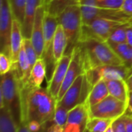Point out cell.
Segmentation results:
<instances>
[{"label":"cell","mask_w":132,"mask_h":132,"mask_svg":"<svg viewBox=\"0 0 132 132\" xmlns=\"http://www.w3.org/2000/svg\"><path fill=\"white\" fill-rule=\"evenodd\" d=\"M77 46L82 54L85 71L106 65H124L107 41L86 40L80 41Z\"/></svg>","instance_id":"2"},{"label":"cell","mask_w":132,"mask_h":132,"mask_svg":"<svg viewBox=\"0 0 132 132\" xmlns=\"http://www.w3.org/2000/svg\"><path fill=\"white\" fill-rule=\"evenodd\" d=\"M126 113L132 115V92L129 91V97H128V108Z\"/></svg>","instance_id":"39"},{"label":"cell","mask_w":132,"mask_h":132,"mask_svg":"<svg viewBox=\"0 0 132 132\" xmlns=\"http://www.w3.org/2000/svg\"><path fill=\"white\" fill-rule=\"evenodd\" d=\"M111 126L114 132H127L124 115L114 120Z\"/></svg>","instance_id":"32"},{"label":"cell","mask_w":132,"mask_h":132,"mask_svg":"<svg viewBox=\"0 0 132 132\" xmlns=\"http://www.w3.org/2000/svg\"><path fill=\"white\" fill-rule=\"evenodd\" d=\"M13 14L9 0H0V47L1 52L10 57V37Z\"/></svg>","instance_id":"10"},{"label":"cell","mask_w":132,"mask_h":132,"mask_svg":"<svg viewBox=\"0 0 132 132\" xmlns=\"http://www.w3.org/2000/svg\"><path fill=\"white\" fill-rule=\"evenodd\" d=\"M131 23L132 21L124 23L115 27L111 33L107 42L110 44L127 43V30Z\"/></svg>","instance_id":"25"},{"label":"cell","mask_w":132,"mask_h":132,"mask_svg":"<svg viewBox=\"0 0 132 132\" xmlns=\"http://www.w3.org/2000/svg\"><path fill=\"white\" fill-rule=\"evenodd\" d=\"M128 108V103L109 95L100 103L89 107L90 118L116 120L123 116Z\"/></svg>","instance_id":"8"},{"label":"cell","mask_w":132,"mask_h":132,"mask_svg":"<svg viewBox=\"0 0 132 132\" xmlns=\"http://www.w3.org/2000/svg\"><path fill=\"white\" fill-rule=\"evenodd\" d=\"M86 132H90V131H87H87H86Z\"/></svg>","instance_id":"43"},{"label":"cell","mask_w":132,"mask_h":132,"mask_svg":"<svg viewBox=\"0 0 132 132\" xmlns=\"http://www.w3.org/2000/svg\"><path fill=\"white\" fill-rule=\"evenodd\" d=\"M12 70L15 74V76L19 81L20 86H24L28 82L32 67L23 46L22 47L17 61L14 65H12Z\"/></svg>","instance_id":"16"},{"label":"cell","mask_w":132,"mask_h":132,"mask_svg":"<svg viewBox=\"0 0 132 132\" xmlns=\"http://www.w3.org/2000/svg\"><path fill=\"white\" fill-rule=\"evenodd\" d=\"M46 75H47V71H46V65L45 61L42 58H40L36 61L33 67L32 68L28 82L24 86H29L30 88L40 87Z\"/></svg>","instance_id":"18"},{"label":"cell","mask_w":132,"mask_h":132,"mask_svg":"<svg viewBox=\"0 0 132 132\" xmlns=\"http://www.w3.org/2000/svg\"><path fill=\"white\" fill-rule=\"evenodd\" d=\"M89 119V107L86 103L75 107L69 111L63 132H86Z\"/></svg>","instance_id":"12"},{"label":"cell","mask_w":132,"mask_h":132,"mask_svg":"<svg viewBox=\"0 0 132 132\" xmlns=\"http://www.w3.org/2000/svg\"><path fill=\"white\" fill-rule=\"evenodd\" d=\"M127 43L132 47V23L127 30Z\"/></svg>","instance_id":"37"},{"label":"cell","mask_w":132,"mask_h":132,"mask_svg":"<svg viewBox=\"0 0 132 132\" xmlns=\"http://www.w3.org/2000/svg\"><path fill=\"white\" fill-rule=\"evenodd\" d=\"M22 41L23 36L22 32V24L17 19H14L10 37V58L12 65H14L18 60L19 54L22 47Z\"/></svg>","instance_id":"17"},{"label":"cell","mask_w":132,"mask_h":132,"mask_svg":"<svg viewBox=\"0 0 132 132\" xmlns=\"http://www.w3.org/2000/svg\"><path fill=\"white\" fill-rule=\"evenodd\" d=\"M105 81V80H104ZM108 86L109 94L116 99L128 103L129 89L125 80L111 79L105 81Z\"/></svg>","instance_id":"19"},{"label":"cell","mask_w":132,"mask_h":132,"mask_svg":"<svg viewBox=\"0 0 132 132\" xmlns=\"http://www.w3.org/2000/svg\"><path fill=\"white\" fill-rule=\"evenodd\" d=\"M93 86L88 81L86 74L80 75L64 93L57 105H61L69 111L75 107L86 103Z\"/></svg>","instance_id":"6"},{"label":"cell","mask_w":132,"mask_h":132,"mask_svg":"<svg viewBox=\"0 0 132 132\" xmlns=\"http://www.w3.org/2000/svg\"><path fill=\"white\" fill-rule=\"evenodd\" d=\"M72 56L73 54H65L63 56V58L56 64L53 75L48 82L47 89L56 100H57L61 86L66 77L67 72L72 59Z\"/></svg>","instance_id":"14"},{"label":"cell","mask_w":132,"mask_h":132,"mask_svg":"<svg viewBox=\"0 0 132 132\" xmlns=\"http://www.w3.org/2000/svg\"><path fill=\"white\" fill-rule=\"evenodd\" d=\"M51 1H52V0H44V3H45L46 5H47V4H49Z\"/></svg>","instance_id":"42"},{"label":"cell","mask_w":132,"mask_h":132,"mask_svg":"<svg viewBox=\"0 0 132 132\" xmlns=\"http://www.w3.org/2000/svg\"><path fill=\"white\" fill-rule=\"evenodd\" d=\"M67 47V39L63 27L59 24L53 38V55L56 65L65 54Z\"/></svg>","instance_id":"20"},{"label":"cell","mask_w":132,"mask_h":132,"mask_svg":"<svg viewBox=\"0 0 132 132\" xmlns=\"http://www.w3.org/2000/svg\"><path fill=\"white\" fill-rule=\"evenodd\" d=\"M44 48L42 58L46 65L47 75H50L48 81L51 79L56 68V63L53 55V43L56 30L59 26L58 16L49 13L46 10L44 17Z\"/></svg>","instance_id":"7"},{"label":"cell","mask_w":132,"mask_h":132,"mask_svg":"<svg viewBox=\"0 0 132 132\" xmlns=\"http://www.w3.org/2000/svg\"><path fill=\"white\" fill-rule=\"evenodd\" d=\"M132 69L125 65H106L90 68L86 71V76L90 83L94 86L100 80L123 79L126 80L131 73Z\"/></svg>","instance_id":"9"},{"label":"cell","mask_w":132,"mask_h":132,"mask_svg":"<svg viewBox=\"0 0 132 132\" xmlns=\"http://www.w3.org/2000/svg\"><path fill=\"white\" fill-rule=\"evenodd\" d=\"M124 23H127V21L115 20L107 18L94 19L89 23L82 25L80 41L96 40L105 42L108 40L112 30Z\"/></svg>","instance_id":"5"},{"label":"cell","mask_w":132,"mask_h":132,"mask_svg":"<svg viewBox=\"0 0 132 132\" xmlns=\"http://www.w3.org/2000/svg\"><path fill=\"white\" fill-rule=\"evenodd\" d=\"M125 81H126V83L128 85V87L129 91L132 92V72L130 74V75L128 77V79Z\"/></svg>","instance_id":"40"},{"label":"cell","mask_w":132,"mask_h":132,"mask_svg":"<svg viewBox=\"0 0 132 132\" xmlns=\"http://www.w3.org/2000/svg\"><path fill=\"white\" fill-rule=\"evenodd\" d=\"M68 114H69V110L67 109H66L64 107H63L61 105L56 104V108L53 122L64 128V126L67 121Z\"/></svg>","instance_id":"29"},{"label":"cell","mask_w":132,"mask_h":132,"mask_svg":"<svg viewBox=\"0 0 132 132\" xmlns=\"http://www.w3.org/2000/svg\"><path fill=\"white\" fill-rule=\"evenodd\" d=\"M0 132H18V125L6 107L0 108Z\"/></svg>","instance_id":"23"},{"label":"cell","mask_w":132,"mask_h":132,"mask_svg":"<svg viewBox=\"0 0 132 132\" xmlns=\"http://www.w3.org/2000/svg\"><path fill=\"white\" fill-rule=\"evenodd\" d=\"M20 96L22 123L36 121L42 124H46L53 121L56 100L47 88L20 86Z\"/></svg>","instance_id":"1"},{"label":"cell","mask_w":132,"mask_h":132,"mask_svg":"<svg viewBox=\"0 0 132 132\" xmlns=\"http://www.w3.org/2000/svg\"><path fill=\"white\" fill-rule=\"evenodd\" d=\"M18 132H32V131H30L29 130V128H27V126H26V124L25 123H21V124H19V126L18 127ZM40 132H47V131H46V129H44V130L41 131Z\"/></svg>","instance_id":"38"},{"label":"cell","mask_w":132,"mask_h":132,"mask_svg":"<svg viewBox=\"0 0 132 132\" xmlns=\"http://www.w3.org/2000/svg\"><path fill=\"white\" fill-rule=\"evenodd\" d=\"M46 12V4L39 6L33 23L31 34V42L37 53L39 58H42L44 48V17Z\"/></svg>","instance_id":"13"},{"label":"cell","mask_w":132,"mask_h":132,"mask_svg":"<svg viewBox=\"0 0 132 132\" xmlns=\"http://www.w3.org/2000/svg\"><path fill=\"white\" fill-rule=\"evenodd\" d=\"M47 132H63V128L56 123H53L47 129Z\"/></svg>","instance_id":"36"},{"label":"cell","mask_w":132,"mask_h":132,"mask_svg":"<svg viewBox=\"0 0 132 132\" xmlns=\"http://www.w3.org/2000/svg\"><path fill=\"white\" fill-rule=\"evenodd\" d=\"M22 46L25 49L26 54L27 55V58L29 61V63L31 65V67L32 68L33 65H35V63L36 62V61L39 59V57L37 55V53L31 42L30 39H26V38H23V41H22Z\"/></svg>","instance_id":"28"},{"label":"cell","mask_w":132,"mask_h":132,"mask_svg":"<svg viewBox=\"0 0 132 132\" xmlns=\"http://www.w3.org/2000/svg\"><path fill=\"white\" fill-rule=\"evenodd\" d=\"M6 107L18 127L22 123L20 86L14 71L1 75L0 108Z\"/></svg>","instance_id":"3"},{"label":"cell","mask_w":132,"mask_h":132,"mask_svg":"<svg viewBox=\"0 0 132 132\" xmlns=\"http://www.w3.org/2000/svg\"><path fill=\"white\" fill-rule=\"evenodd\" d=\"M110 46L121 58L123 64L128 68L132 69V47L128 43L110 44Z\"/></svg>","instance_id":"22"},{"label":"cell","mask_w":132,"mask_h":132,"mask_svg":"<svg viewBox=\"0 0 132 132\" xmlns=\"http://www.w3.org/2000/svg\"><path fill=\"white\" fill-rule=\"evenodd\" d=\"M85 68L84 64V60L82 57V54L80 51V49L78 46H77L73 51V56L70 61V64L69 65L68 70L66 74V77L64 79V81L61 86L56 103L61 100L64 93L67 92V90L70 88V86L73 83V82L80 75L85 73Z\"/></svg>","instance_id":"11"},{"label":"cell","mask_w":132,"mask_h":132,"mask_svg":"<svg viewBox=\"0 0 132 132\" xmlns=\"http://www.w3.org/2000/svg\"><path fill=\"white\" fill-rule=\"evenodd\" d=\"M43 3H44V0L26 1L25 12H24V19L22 23V32L23 38H26V39L31 38L32 30L36 11L39 6Z\"/></svg>","instance_id":"15"},{"label":"cell","mask_w":132,"mask_h":132,"mask_svg":"<svg viewBox=\"0 0 132 132\" xmlns=\"http://www.w3.org/2000/svg\"><path fill=\"white\" fill-rule=\"evenodd\" d=\"M111 125H112V124H111ZM105 132H114V131H113V128H112V126L109 127Z\"/></svg>","instance_id":"41"},{"label":"cell","mask_w":132,"mask_h":132,"mask_svg":"<svg viewBox=\"0 0 132 132\" xmlns=\"http://www.w3.org/2000/svg\"><path fill=\"white\" fill-rule=\"evenodd\" d=\"M12 68V62L10 57L4 53L0 54V74L1 75L8 73Z\"/></svg>","instance_id":"31"},{"label":"cell","mask_w":132,"mask_h":132,"mask_svg":"<svg viewBox=\"0 0 132 132\" xmlns=\"http://www.w3.org/2000/svg\"><path fill=\"white\" fill-rule=\"evenodd\" d=\"M58 19L67 39V47L65 54H71L80 42L83 25L80 5H73L67 7L60 14Z\"/></svg>","instance_id":"4"},{"label":"cell","mask_w":132,"mask_h":132,"mask_svg":"<svg viewBox=\"0 0 132 132\" xmlns=\"http://www.w3.org/2000/svg\"><path fill=\"white\" fill-rule=\"evenodd\" d=\"M124 119L125 121L127 132H132V115L125 113L124 114Z\"/></svg>","instance_id":"35"},{"label":"cell","mask_w":132,"mask_h":132,"mask_svg":"<svg viewBox=\"0 0 132 132\" xmlns=\"http://www.w3.org/2000/svg\"><path fill=\"white\" fill-rule=\"evenodd\" d=\"M27 0H9L13 17L21 24L24 19V12Z\"/></svg>","instance_id":"27"},{"label":"cell","mask_w":132,"mask_h":132,"mask_svg":"<svg viewBox=\"0 0 132 132\" xmlns=\"http://www.w3.org/2000/svg\"><path fill=\"white\" fill-rule=\"evenodd\" d=\"M25 124H26L29 130L32 132H40L41 131L46 129V124H42L36 121H30Z\"/></svg>","instance_id":"33"},{"label":"cell","mask_w":132,"mask_h":132,"mask_svg":"<svg viewBox=\"0 0 132 132\" xmlns=\"http://www.w3.org/2000/svg\"><path fill=\"white\" fill-rule=\"evenodd\" d=\"M121 10L128 16L132 18V0H125Z\"/></svg>","instance_id":"34"},{"label":"cell","mask_w":132,"mask_h":132,"mask_svg":"<svg viewBox=\"0 0 132 132\" xmlns=\"http://www.w3.org/2000/svg\"><path fill=\"white\" fill-rule=\"evenodd\" d=\"M109 95L110 94L106 82L103 79L100 80L98 82L93 86L86 101V103L87 104L88 107H93L102 101Z\"/></svg>","instance_id":"21"},{"label":"cell","mask_w":132,"mask_h":132,"mask_svg":"<svg viewBox=\"0 0 132 132\" xmlns=\"http://www.w3.org/2000/svg\"><path fill=\"white\" fill-rule=\"evenodd\" d=\"M80 0H52L46 5V10L49 13L59 16L60 14L68 6L73 5H80Z\"/></svg>","instance_id":"24"},{"label":"cell","mask_w":132,"mask_h":132,"mask_svg":"<svg viewBox=\"0 0 132 132\" xmlns=\"http://www.w3.org/2000/svg\"><path fill=\"white\" fill-rule=\"evenodd\" d=\"M125 0H96V5L101 9H121Z\"/></svg>","instance_id":"30"},{"label":"cell","mask_w":132,"mask_h":132,"mask_svg":"<svg viewBox=\"0 0 132 132\" xmlns=\"http://www.w3.org/2000/svg\"><path fill=\"white\" fill-rule=\"evenodd\" d=\"M114 120L104 118H90L87 130L90 132H105L111 126Z\"/></svg>","instance_id":"26"}]
</instances>
